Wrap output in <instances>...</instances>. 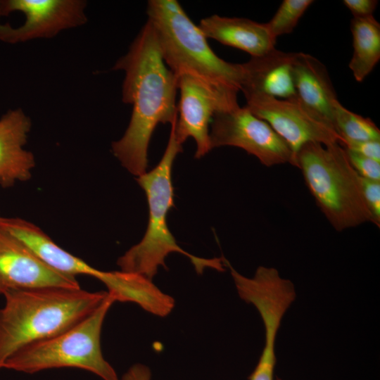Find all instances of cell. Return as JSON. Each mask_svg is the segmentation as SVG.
<instances>
[{
    "instance_id": "6da1fadb",
    "label": "cell",
    "mask_w": 380,
    "mask_h": 380,
    "mask_svg": "<svg viewBox=\"0 0 380 380\" xmlns=\"http://www.w3.org/2000/svg\"><path fill=\"white\" fill-rule=\"evenodd\" d=\"M113 70L125 72L122 100L132 106V112L124 135L113 142L112 152L122 167L139 177L146 172L148 148L155 128L159 123L171 124L177 117L178 80L163 59L149 20Z\"/></svg>"
},
{
    "instance_id": "7a4b0ae2",
    "label": "cell",
    "mask_w": 380,
    "mask_h": 380,
    "mask_svg": "<svg viewBox=\"0 0 380 380\" xmlns=\"http://www.w3.org/2000/svg\"><path fill=\"white\" fill-rule=\"evenodd\" d=\"M146 12L163 59L177 77L189 76L228 104L239 106L242 65L220 58L177 0H149Z\"/></svg>"
},
{
    "instance_id": "3957f363",
    "label": "cell",
    "mask_w": 380,
    "mask_h": 380,
    "mask_svg": "<svg viewBox=\"0 0 380 380\" xmlns=\"http://www.w3.org/2000/svg\"><path fill=\"white\" fill-rule=\"evenodd\" d=\"M108 291L63 288L11 291L0 309V369L23 348L51 338L94 312Z\"/></svg>"
},
{
    "instance_id": "277c9868",
    "label": "cell",
    "mask_w": 380,
    "mask_h": 380,
    "mask_svg": "<svg viewBox=\"0 0 380 380\" xmlns=\"http://www.w3.org/2000/svg\"><path fill=\"white\" fill-rule=\"evenodd\" d=\"M177 118L170 124L169 141L161 160L153 170L137 179L146 194L148 204L146 231L141 241L117 261L120 271L139 274L151 280L157 274L159 266L167 269L165 258L173 252L186 255L198 274H202L207 267L220 272L224 270L222 258H201L180 248L167 226V214L174 207L172 169L177 155L182 151V146L175 134Z\"/></svg>"
},
{
    "instance_id": "5b68a950",
    "label": "cell",
    "mask_w": 380,
    "mask_h": 380,
    "mask_svg": "<svg viewBox=\"0 0 380 380\" xmlns=\"http://www.w3.org/2000/svg\"><path fill=\"white\" fill-rule=\"evenodd\" d=\"M295 167L330 224L338 232L372 222L360 177L339 143H308L299 150Z\"/></svg>"
},
{
    "instance_id": "8992f818",
    "label": "cell",
    "mask_w": 380,
    "mask_h": 380,
    "mask_svg": "<svg viewBox=\"0 0 380 380\" xmlns=\"http://www.w3.org/2000/svg\"><path fill=\"white\" fill-rule=\"evenodd\" d=\"M115 302L108 293L86 318L62 333L18 350L5 362L3 368L33 374L53 368L75 367L92 372L103 380H120L104 359L101 347L104 319Z\"/></svg>"
},
{
    "instance_id": "52a82bcc",
    "label": "cell",
    "mask_w": 380,
    "mask_h": 380,
    "mask_svg": "<svg viewBox=\"0 0 380 380\" xmlns=\"http://www.w3.org/2000/svg\"><path fill=\"white\" fill-rule=\"evenodd\" d=\"M248 108L255 115L267 122L289 147L295 166L300 148L308 143L324 146L341 144L334 129L297 97L277 99L260 94L244 95Z\"/></svg>"
},
{
    "instance_id": "ba28073f",
    "label": "cell",
    "mask_w": 380,
    "mask_h": 380,
    "mask_svg": "<svg viewBox=\"0 0 380 380\" xmlns=\"http://www.w3.org/2000/svg\"><path fill=\"white\" fill-rule=\"evenodd\" d=\"M210 139L212 148H240L266 167L291 162V151L286 143L246 106L216 112L210 122Z\"/></svg>"
},
{
    "instance_id": "9c48e42d",
    "label": "cell",
    "mask_w": 380,
    "mask_h": 380,
    "mask_svg": "<svg viewBox=\"0 0 380 380\" xmlns=\"http://www.w3.org/2000/svg\"><path fill=\"white\" fill-rule=\"evenodd\" d=\"M87 1L83 0H0V17L12 12L24 16L13 27L0 23V39L15 44L55 37L61 31L84 24Z\"/></svg>"
},
{
    "instance_id": "30bf717a",
    "label": "cell",
    "mask_w": 380,
    "mask_h": 380,
    "mask_svg": "<svg viewBox=\"0 0 380 380\" xmlns=\"http://www.w3.org/2000/svg\"><path fill=\"white\" fill-rule=\"evenodd\" d=\"M44 288L81 289L75 277L54 270L23 243L0 229V294Z\"/></svg>"
},
{
    "instance_id": "8fae6325",
    "label": "cell",
    "mask_w": 380,
    "mask_h": 380,
    "mask_svg": "<svg viewBox=\"0 0 380 380\" xmlns=\"http://www.w3.org/2000/svg\"><path fill=\"white\" fill-rule=\"evenodd\" d=\"M177 80L180 97L177 105L175 137L182 145L188 138H193L196 144L195 157L200 158L213 149L209 125L214 114L239 105L232 106L189 76L182 75Z\"/></svg>"
},
{
    "instance_id": "7c38bea8",
    "label": "cell",
    "mask_w": 380,
    "mask_h": 380,
    "mask_svg": "<svg viewBox=\"0 0 380 380\" xmlns=\"http://www.w3.org/2000/svg\"><path fill=\"white\" fill-rule=\"evenodd\" d=\"M32 126L20 108L10 110L0 119V184L10 187L31 178L35 160L25 148Z\"/></svg>"
},
{
    "instance_id": "4fadbf2b",
    "label": "cell",
    "mask_w": 380,
    "mask_h": 380,
    "mask_svg": "<svg viewBox=\"0 0 380 380\" xmlns=\"http://www.w3.org/2000/svg\"><path fill=\"white\" fill-rule=\"evenodd\" d=\"M294 54L274 48L242 63L243 95L260 94L283 99L296 96L292 72Z\"/></svg>"
},
{
    "instance_id": "5bb4252c",
    "label": "cell",
    "mask_w": 380,
    "mask_h": 380,
    "mask_svg": "<svg viewBox=\"0 0 380 380\" xmlns=\"http://www.w3.org/2000/svg\"><path fill=\"white\" fill-rule=\"evenodd\" d=\"M292 72L297 97L333 128L338 99L327 67L312 55L298 52L294 54Z\"/></svg>"
},
{
    "instance_id": "9a60e30c",
    "label": "cell",
    "mask_w": 380,
    "mask_h": 380,
    "mask_svg": "<svg viewBox=\"0 0 380 380\" xmlns=\"http://www.w3.org/2000/svg\"><path fill=\"white\" fill-rule=\"evenodd\" d=\"M205 37L243 51L251 57L262 56L275 48L276 42L265 23L244 18L216 14L203 18L198 25Z\"/></svg>"
},
{
    "instance_id": "2e32d148",
    "label": "cell",
    "mask_w": 380,
    "mask_h": 380,
    "mask_svg": "<svg viewBox=\"0 0 380 380\" xmlns=\"http://www.w3.org/2000/svg\"><path fill=\"white\" fill-rule=\"evenodd\" d=\"M101 282L115 301L137 303L146 311L160 317L167 316L174 308V298L141 274L120 270L106 271Z\"/></svg>"
},
{
    "instance_id": "e0dca14e",
    "label": "cell",
    "mask_w": 380,
    "mask_h": 380,
    "mask_svg": "<svg viewBox=\"0 0 380 380\" xmlns=\"http://www.w3.org/2000/svg\"><path fill=\"white\" fill-rule=\"evenodd\" d=\"M353 52L348 67L362 82L380 60V24L373 15L350 21Z\"/></svg>"
},
{
    "instance_id": "ac0fdd59",
    "label": "cell",
    "mask_w": 380,
    "mask_h": 380,
    "mask_svg": "<svg viewBox=\"0 0 380 380\" xmlns=\"http://www.w3.org/2000/svg\"><path fill=\"white\" fill-rule=\"evenodd\" d=\"M333 128L341 139L347 141H380V130L369 118L350 111L339 101L334 105Z\"/></svg>"
},
{
    "instance_id": "d6986e66",
    "label": "cell",
    "mask_w": 380,
    "mask_h": 380,
    "mask_svg": "<svg viewBox=\"0 0 380 380\" xmlns=\"http://www.w3.org/2000/svg\"><path fill=\"white\" fill-rule=\"evenodd\" d=\"M312 0H284L273 17L265 25L270 36L277 41L278 37L293 32Z\"/></svg>"
},
{
    "instance_id": "ffe728a7",
    "label": "cell",
    "mask_w": 380,
    "mask_h": 380,
    "mask_svg": "<svg viewBox=\"0 0 380 380\" xmlns=\"http://www.w3.org/2000/svg\"><path fill=\"white\" fill-rule=\"evenodd\" d=\"M275 343L272 341L265 342V346L259 361L249 380H274L276 365Z\"/></svg>"
},
{
    "instance_id": "44dd1931",
    "label": "cell",
    "mask_w": 380,
    "mask_h": 380,
    "mask_svg": "<svg viewBox=\"0 0 380 380\" xmlns=\"http://www.w3.org/2000/svg\"><path fill=\"white\" fill-rule=\"evenodd\" d=\"M345 151L349 163L360 177L380 181V162L349 150Z\"/></svg>"
},
{
    "instance_id": "7402d4cb",
    "label": "cell",
    "mask_w": 380,
    "mask_h": 380,
    "mask_svg": "<svg viewBox=\"0 0 380 380\" xmlns=\"http://www.w3.org/2000/svg\"><path fill=\"white\" fill-rule=\"evenodd\" d=\"M363 197L372 217V222L380 227V181L360 177Z\"/></svg>"
},
{
    "instance_id": "603a6c76",
    "label": "cell",
    "mask_w": 380,
    "mask_h": 380,
    "mask_svg": "<svg viewBox=\"0 0 380 380\" xmlns=\"http://www.w3.org/2000/svg\"><path fill=\"white\" fill-rule=\"evenodd\" d=\"M345 149L380 162V141H347Z\"/></svg>"
},
{
    "instance_id": "cb8c5ba5",
    "label": "cell",
    "mask_w": 380,
    "mask_h": 380,
    "mask_svg": "<svg viewBox=\"0 0 380 380\" xmlns=\"http://www.w3.org/2000/svg\"><path fill=\"white\" fill-rule=\"evenodd\" d=\"M379 1L376 0H343V4L353 14V18L373 15Z\"/></svg>"
},
{
    "instance_id": "d4e9b609",
    "label": "cell",
    "mask_w": 380,
    "mask_h": 380,
    "mask_svg": "<svg viewBox=\"0 0 380 380\" xmlns=\"http://www.w3.org/2000/svg\"><path fill=\"white\" fill-rule=\"evenodd\" d=\"M121 380H151V371L144 365L136 364L125 373Z\"/></svg>"
},
{
    "instance_id": "484cf974",
    "label": "cell",
    "mask_w": 380,
    "mask_h": 380,
    "mask_svg": "<svg viewBox=\"0 0 380 380\" xmlns=\"http://www.w3.org/2000/svg\"><path fill=\"white\" fill-rule=\"evenodd\" d=\"M276 380H281V379H279V378H277V379H276Z\"/></svg>"
}]
</instances>
